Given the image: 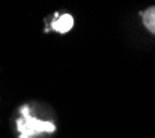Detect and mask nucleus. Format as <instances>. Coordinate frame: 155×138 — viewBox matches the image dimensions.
Segmentation results:
<instances>
[{
	"label": "nucleus",
	"instance_id": "f257e3e1",
	"mask_svg": "<svg viewBox=\"0 0 155 138\" xmlns=\"http://www.w3.org/2000/svg\"><path fill=\"white\" fill-rule=\"evenodd\" d=\"M17 124H18V130L21 131V138H31L40 133H51L55 129L53 123L42 122L35 117H31L28 115L26 106L22 109V116H21V119L17 120Z\"/></svg>",
	"mask_w": 155,
	"mask_h": 138
},
{
	"label": "nucleus",
	"instance_id": "7ed1b4c3",
	"mask_svg": "<svg viewBox=\"0 0 155 138\" xmlns=\"http://www.w3.org/2000/svg\"><path fill=\"white\" fill-rule=\"evenodd\" d=\"M143 21L145 28L155 35V6L150 7L148 10H145V13H143Z\"/></svg>",
	"mask_w": 155,
	"mask_h": 138
},
{
	"label": "nucleus",
	"instance_id": "f03ea898",
	"mask_svg": "<svg viewBox=\"0 0 155 138\" xmlns=\"http://www.w3.org/2000/svg\"><path fill=\"white\" fill-rule=\"evenodd\" d=\"M51 26L57 32L67 33L68 30H71L72 26H74V18H72V15H69V14H64V15H61L58 19H55Z\"/></svg>",
	"mask_w": 155,
	"mask_h": 138
}]
</instances>
